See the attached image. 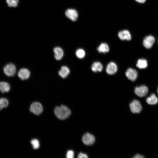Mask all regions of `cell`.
I'll use <instances>...</instances> for the list:
<instances>
[{"label":"cell","mask_w":158,"mask_h":158,"mask_svg":"<svg viewBox=\"0 0 158 158\" xmlns=\"http://www.w3.org/2000/svg\"><path fill=\"white\" fill-rule=\"evenodd\" d=\"M54 113L57 118L62 120L68 118L71 114L70 110L64 105L56 107L54 109Z\"/></svg>","instance_id":"obj_1"},{"label":"cell","mask_w":158,"mask_h":158,"mask_svg":"<svg viewBox=\"0 0 158 158\" xmlns=\"http://www.w3.org/2000/svg\"><path fill=\"white\" fill-rule=\"evenodd\" d=\"M16 67L15 65L12 63L6 64L4 67L3 71L5 74L8 76H13L16 72Z\"/></svg>","instance_id":"obj_2"},{"label":"cell","mask_w":158,"mask_h":158,"mask_svg":"<svg viewBox=\"0 0 158 158\" xmlns=\"http://www.w3.org/2000/svg\"><path fill=\"white\" fill-rule=\"evenodd\" d=\"M131 112L133 113H139L142 110V106L139 101L134 100L130 104Z\"/></svg>","instance_id":"obj_3"},{"label":"cell","mask_w":158,"mask_h":158,"mask_svg":"<svg viewBox=\"0 0 158 158\" xmlns=\"http://www.w3.org/2000/svg\"><path fill=\"white\" fill-rule=\"evenodd\" d=\"M43 110V108L42 104L38 102H34L30 106V111L37 115H38L41 114Z\"/></svg>","instance_id":"obj_4"},{"label":"cell","mask_w":158,"mask_h":158,"mask_svg":"<svg viewBox=\"0 0 158 158\" xmlns=\"http://www.w3.org/2000/svg\"><path fill=\"white\" fill-rule=\"evenodd\" d=\"M82 140L83 142L85 145H91L95 142V138L92 135L86 133L83 135Z\"/></svg>","instance_id":"obj_5"},{"label":"cell","mask_w":158,"mask_h":158,"mask_svg":"<svg viewBox=\"0 0 158 158\" xmlns=\"http://www.w3.org/2000/svg\"><path fill=\"white\" fill-rule=\"evenodd\" d=\"M147 87L144 85L136 87L134 90L135 94L138 96L142 97L145 96L148 92Z\"/></svg>","instance_id":"obj_6"},{"label":"cell","mask_w":158,"mask_h":158,"mask_svg":"<svg viewBox=\"0 0 158 158\" xmlns=\"http://www.w3.org/2000/svg\"><path fill=\"white\" fill-rule=\"evenodd\" d=\"M66 16L69 19L75 21L78 17V14L77 11L73 8L68 9L65 12Z\"/></svg>","instance_id":"obj_7"},{"label":"cell","mask_w":158,"mask_h":158,"mask_svg":"<svg viewBox=\"0 0 158 158\" xmlns=\"http://www.w3.org/2000/svg\"><path fill=\"white\" fill-rule=\"evenodd\" d=\"M155 39L154 37L151 35L146 36L143 41V44L144 46L147 49L152 47L154 43Z\"/></svg>","instance_id":"obj_8"},{"label":"cell","mask_w":158,"mask_h":158,"mask_svg":"<svg viewBox=\"0 0 158 158\" xmlns=\"http://www.w3.org/2000/svg\"><path fill=\"white\" fill-rule=\"evenodd\" d=\"M125 74L127 77L133 81H135L138 77L137 71L135 69L132 68H128Z\"/></svg>","instance_id":"obj_9"},{"label":"cell","mask_w":158,"mask_h":158,"mask_svg":"<svg viewBox=\"0 0 158 158\" xmlns=\"http://www.w3.org/2000/svg\"><path fill=\"white\" fill-rule=\"evenodd\" d=\"M117 69L118 68L116 64L113 62H111L107 64L106 71L107 74L112 75L117 72Z\"/></svg>","instance_id":"obj_10"},{"label":"cell","mask_w":158,"mask_h":158,"mask_svg":"<svg viewBox=\"0 0 158 158\" xmlns=\"http://www.w3.org/2000/svg\"><path fill=\"white\" fill-rule=\"evenodd\" d=\"M30 72L26 68L20 69L18 73V76L21 80H24L28 79L30 75Z\"/></svg>","instance_id":"obj_11"},{"label":"cell","mask_w":158,"mask_h":158,"mask_svg":"<svg viewBox=\"0 0 158 158\" xmlns=\"http://www.w3.org/2000/svg\"><path fill=\"white\" fill-rule=\"evenodd\" d=\"M119 38L121 40H130L131 36L130 32L127 30H123L120 31L118 34Z\"/></svg>","instance_id":"obj_12"},{"label":"cell","mask_w":158,"mask_h":158,"mask_svg":"<svg viewBox=\"0 0 158 158\" xmlns=\"http://www.w3.org/2000/svg\"><path fill=\"white\" fill-rule=\"evenodd\" d=\"M54 56L55 59L57 60H59L63 57L64 53L62 49L60 47H55L54 49Z\"/></svg>","instance_id":"obj_13"},{"label":"cell","mask_w":158,"mask_h":158,"mask_svg":"<svg viewBox=\"0 0 158 158\" xmlns=\"http://www.w3.org/2000/svg\"><path fill=\"white\" fill-rule=\"evenodd\" d=\"M10 89V85L8 83L4 81L0 82V91L2 93L8 92Z\"/></svg>","instance_id":"obj_14"},{"label":"cell","mask_w":158,"mask_h":158,"mask_svg":"<svg viewBox=\"0 0 158 158\" xmlns=\"http://www.w3.org/2000/svg\"><path fill=\"white\" fill-rule=\"evenodd\" d=\"M92 70L95 72H101L103 70V66L99 62H95L93 63L91 66Z\"/></svg>","instance_id":"obj_15"},{"label":"cell","mask_w":158,"mask_h":158,"mask_svg":"<svg viewBox=\"0 0 158 158\" xmlns=\"http://www.w3.org/2000/svg\"><path fill=\"white\" fill-rule=\"evenodd\" d=\"M147 103L150 105H155L158 102V98L155 95L152 93L146 99Z\"/></svg>","instance_id":"obj_16"},{"label":"cell","mask_w":158,"mask_h":158,"mask_svg":"<svg viewBox=\"0 0 158 158\" xmlns=\"http://www.w3.org/2000/svg\"><path fill=\"white\" fill-rule=\"evenodd\" d=\"M70 73L69 68L65 66H62L58 72L59 75L63 78H66Z\"/></svg>","instance_id":"obj_17"},{"label":"cell","mask_w":158,"mask_h":158,"mask_svg":"<svg viewBox=\"0 0 158 158\" xmlns=\"http://www.w3.org/2000/svg\"><path fill=\"white\" fill-rule=\"evenodd\" d=\"M97 49L99 53H105L109 52V48L107 44L105 43H102L97 48Z\"/></svg>","instance_id":"obj_18"},{"label":"cell","mask_w":158,"mask_h":158,"mask_svg":"<svg viewBox=\"0 0 158 158\" xmlns=\"http://www.w3.org/2000/svg\"><path fill=\"white\" fill-rule=\"evenodd\" d=\"M147 61L145 59H142L138 60L136 66L139 68L144 69L147 67Z\"/></svg>","instance_id":"obj_19"},{"label":"cell","mask_w":158,"mask_h":158,"mask_svg":"<svg viewBox=\"0 0 158 158\" xmlns=\"http://www.w3.org/2000/svg\"><path fill=\"white\" fill-rule=\"evenodd\" d=\"M8 101L6 98H0V110L4 108L7 107L8 104Z\"/></svg>","instance_id":"obj_20"},{"label":"cell","mask_w":158,"mask_h":158,"mask_svg":"<svg viewBox=\"0 0 158 158\" xmlns=\"http://www.w3.org/2000/svg\"><path fill=\"white\" fill-rule=\"evenodd\" d=\"M75 54L78 58L82 59L85 56V52L83 49H79L76 51Z\"/></svg>","instance_id":"obj_21"},{"label":"cell","mask_w":158,"mask_h":158,"mask_svg":"<svg viewBox=\"0 0 158 158\" xmlns=\"http://www.w3.org/2000/svg\"><path fill=\"white\" fill-rule=\"evenodd\" d=\"M8 6L11 7H16L18 4L19 0H6Z\"/></svg>","instance_id":"obj_22"},{"label":"cell","mask_w":158,"mask_h":158,"mask_svg":"<svg viewBox=\"0 0 158 158\" xmlns=\"http://www.w3.org/2000/svg\"><path fill=\"white\" fill-rule=\"evenodd\" d=\"M31 143L33 148L34 149H37L39 148L40 146V143L39 141L37 139H33L31 140Z\"/></svg>","instance_id":"obj_23"},{"label":"cell","mask_w":158,"mask_h":158,"mask_svg":"<svg viewBox=\"0 0 158 158\" xmlns=\"http://www.w3.org/2000/svg\"><path fill=\"white\" fill-rule=\"evenodd\" d=\"M66 157L67 158H73L74 156V152L71 150H68L66 154Z\"/></svg>","instance_id":"obj_24"},{"label":"cell","mask_w":158,"mask_h":158,"mask_svg":"<svg viewBox=\"0 0 158 158\" xmlns=\"http://www.w3.org/2000/svg\"><path fill=\"white\" fill-rule=\"evenodd\" d=\"M78 157L79 158H87L88 157V156L86 154L80 152L78 154Z\"/></svg>","instance_id":"obj_25"},{"label":"cell","mask_w":158,"mask_h":158,"mask_svg":"<svg viewBox=\"0 0 158 158\" xmlns=\"http://www.w3.org/2000/svg\"><path fill=\"white\" fill-rule=\"evenodd\" d=\"M133 158H144V157L142 155L139 154H137L134 155L133 157Z\"/></svg>","instance_id":"obj_26"},{"label":"cell","mask_w":158,"mask_h":158,"mask_svg":"<svg viewBox=\"0 0 158 158\" xmlns=\"http://www.w3.org/2000/svg\"><path fill=\"white\" fill-rule=\"evenodd\" d=\"M137 2L140 3H143L146 1V0H135Z\"/></svg>","instance_id":"obj_27"},{"label":"cell","mask_w":158,"mask_h":158,"mask_svg":"<svg viewBox=\"0 0 158 158\" xmlns=\"http://www.w3.org/2000/svg\"><path fill=\"white\" fill-rule=\"evenodd\" d=\"M157 93H158V89H157Z\"/></svg>","instance_id":"obj_28"}]
</instances>
